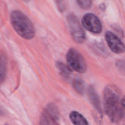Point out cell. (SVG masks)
<instances>
[{"label": "cell", "mask_w": 125, "mask_h": 125, "mask_svg": "<svg viewBox=\"0 0 125 125\" xmlns=\"http://www.w3.org/2000/svg\"><path fill=\"white\" fill-rule=\"evenodd\" d=\"M125 97L115 85H108L104 90V108L113 123L120 122L125 116Z\"/></svg>", "instance_id": "1"}, {"label": "cell", "mask_w": 125, "mask_h": 125, "mask_svg": "<svg viewBox=\"0 0 125 125\" xmlns=\"http://www.w3.org/2000/svg\"><path fill=\"white\" fill-rule=\"evenodd\" d=\"M12 27L21 37L31 40L35 36V29L31 20L22 12L14 10L10 15Z\"/></svg>", "instance_id": "2"}, {"label": "cell", "mask_w": 125, "mask_h": 125, "mask_svg": "<svg viewBox=\"0 0 125 125\" xmlns=\"http://www.w3.org/2000/svg\"><path fill=\"white\" fill-rule=\"evenodd\" d=\"M67 21L74 41L77 43H83L86 40V34L77 16L73 13H70L67 17Z\"/></svg>", "instance_id": "3"}, {"label": "cell", "mask_w": 125, "mask_h": 125, "mask_svg": "<svg viewBox=\"0 0 125 125\" xmlns=\"http://www.w3.org/2000/svg\"><path fill=\"white\" fill-rule=\"evenodd\" d=\"M69 66L79 73H84L87 70V64L83 56L75 48H70L66 56Z\"/></svg>", "instance_id": "4"}, {"label": "cell", "mask_w": 125, "mask_h": 125, "mask_svg": "<svg viewBox=\"0 0 125 125\" xmlns=\"http://www.w3.org/2000/svg\"><path fill=\"white\" fill-rule=\"evenodd\" d=\"M59 113L53 103H49L42 111L39 125H59Z\"/></svg>", "instance_id": "5"}, {"label": "cell", "mask_w": 125, "mask_h": 125, "mask_svg": "<svg viewBox=\"0 0 125 125\" xmlns=\"http://www.w3.org/2000/svg\"><path fill=\"white\" fill-rule=\"evenodd\" d=\"M82 25L86 29L94 34H100L103 31V25L100 20L92 13H86L83 15Z\"/></svg>", "instance_id": "6"}, {"label": "cell", "mask_w": 125, "mask_h": 125, "mask_svg": "<svg viewBox=\"0 0 125 125\" xmlns=\"http://www.w3.org/2000/svg\"><path fill=\"white\" fill-rule=\"evenodd\" d=\"M105 40L109 48L112 52L116 54H122L125 52V48L122 41L113 32L107 31L105 34Z\"/></svg>", "instance_id": "7"}, {"label": "cell", "mask_w": 125, "mask_h": 125, "mask_svg": "<svg viewBox=\"0 0 125 125\" xmlns=\"http://www.w3.org/2000/svg\"><path fill=\"white\" fill-rule=\"evenodd\" d=\"M87 95L89 99V101L91 102L92 105L94 108V109L100 114H102V108H101V103L100 100V97L95 91L94 88L93 86H89L87 90Z\"/></svg>", "instance_id": "8"}, {"label": "cell", "mask_w": 125, "mask_h": 125, "mask_svg": "<svg viewBox=\"0 0 125 125\" xmlns=\"http://www.w3.org/2000/svg\"><path fill=\"white\" fill-rule=\"evenodd\" d=\"M7 71V57L4 52L0 51V86L4 83Z\"/></svg>", "instance_id": "9"}, {"label": "cell", "mask_w": 125, "mask_h": 125, "mask_svg": "<svg viewBox=\"0 0 125 125\" xmlns=\"http://www.w3.org/2000/svg\"><path fill=\"white\" fill-rule=\"evenodd\" d=\"M70 119L74 125H89L86 118L75 111H73L70 114Z\"/></svg>", "instance_id": "10"}, {"label": "cell", "mask_w": 125, "mask_h": 125, "mask_svg": "<svg viewBox=\"0 0 125 125\" xmlns=\"http://www.w3.org/2000/svg\"><path fill=\"white\" fill-rule=\"evenodd\" d=\"M56 67H57L58 70H59L60 74L62 75V77H64L65 79H69L70 78V75L72 74V71H71V69L68 66L64 64L63 62H56Z\"/></svg>", "instance_id": "11"}, {"label": "cell", "mask_w": 125, "mask_h": 125, "mask_svg": "<svg viewBox=\"0 0 125 125\" xmlns=\"http://www.w3.org/2000/svg\"><path fill=\"white\" fill-rule=\"evenodd\" d=\"M73 86L74 89L75 90V92L78 94H79L81 95H83L84 94L86 86H85V83L82 79L75 78L73 82Z\"/></svg>", "instance_id": "12"}, {"label": "cell", "mask_w": 125, "mask_h": 125, "mask_svg": "<svg viewBox=\"0 0 125 125\" xmlns=\"http://www.w3.org/2000/svg\"><path fill=\"white\" fill-rule=\"evenodd\" d=\"M77 3L83 9H89L92 5V1L91 0H78Z\"/></svg>", "instance_id": "13"}, {"label": "cell", "mask_w": 125, "mask_h": 125, "mask_svg": "<svg viewBox=\"0 0 125 125\" xmlns=\"http://www.w3.org/2000/svg\"><path fill=\"white\" fill-rule=\"evenodd\" d=\"M116 66L117 67H119V70H121L122 73H124L125 71V62L124 60H119L116 62Z\"/></svg>", "instance_id": "14"}, {"label": "cell", "mask_w": 125, "mask_h": 125, "mask_svg": "<svg viewBox=\"0 0 125 125\" xmlns=\"http://www.w3.org/2000/svg\"><path fill=\"white\" fill-rule=\"evenodd\" d=\"M56 3H57V4H58V7H59V10L61 11V12H63L64 10V9H65V5H64V4H65V2L64 1H56Z\"/></svg>", "instance_id": "15"}, {"label": "cell", "mask_w": 125, "mask_h": 125, "mask_svg": "<svg viewBox=\"0 0 125 125\" xmlns=\"http://www.w3.org/2000/svg\"><path fill=\"white\" fill-rule=\"evenodd\" d=\"M1 114H2V112H1V111L0 110V116H1Z\"/></svg>", "instance_id": "16"}, {"label": "cell", "mask_w": 125, "mask_h": 125, "mask_svg": "<svg viewBox=\"0 0 125 125\" xmlns=\"http://www.w3.org/2000/svg\"><path fill=\"white\" fill-rule=\"evenodd\" d=\"M8 125L7 124H5V125Z\"/></svg>", "instance_id": "17"}]
</instances>
